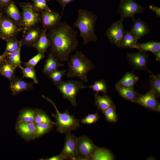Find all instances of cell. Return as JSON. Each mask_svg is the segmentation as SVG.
I'll return each instance as SVG.
<instances>
[{"instance_id":"cell-32","label":"cell","mask_w":160,"mask_h":160,"mask_svg":"<svg viewBox=\"0 0 160 160\" xmlns=\"http://www.w3.org/2000/svg\"><path fill=\"white\" fill-rule=\"evenodd\" d=\"M138 40L130 31H125L121 45V47L132 48L137 42Z\"/></svg>"},{"instance_id":"cell-25","label":"cell","mask_w":160,"mask_h":160,"mask_svg":"<svg viewBox=\"0 0 160 160\" xmlns=\"http://www.w3.org/2000/svg\"><path fill=\"white\" fill-rule=\"evenodd\" d=\"M139 77L132 73L126 72L116 85L125 87L133 88Z\"/></svg>"},{"instance_id":"cell-49","label":"cell","mask_w":160,"mask_h":160,"mask_svg":"<svg viewBox=\"0 0 160 160\" xmlns=\"http://www.w3.org/2000/svg\"><path fill=\"white\" fill-rule=\"evenodd\" d=\"M46 1H49L50 0H45Z\"/></svg>"},{"instance_id":"cell-5","label":"cell","mask_w":160,"mask_h":160,"mask_svg":"<svg viewBox=\"0 0 160 160\" xmlns=\"http://www.w3.org/2000/svg\"><path fill=\"white\" fill-rule=\"evenodd\" d=\"M18 3L22 9V20L20 28L21 31L24 33L29 29L41 23V13L35 8L32 3L24 2Z\"/></svg>"},{"instance_id":"cell-23","label":"cell","mask_w":160,"mask_h":160,"mask_svg":"<svg viewBox=\"0 0 160 160\" xmlns=\"http://www.w3.org/2000/svg\"><path fill=\"white\" fill-rule=\"evenodd\" d=\"M116 89L121 97L133 102H135L139 94L135 91L133 88H127L115 85Z\"/></svg>"},{"instance_id":"cell-36","label":"cell","mask_w":160,"mask_h":160,"mask_svg":"<svg viewBox=\"0 0 160 160\" xmlns=\"http://www.w3.org/2000/svg\"><path fill=\"white\" fill-rule=\"evenodd\" d=\"M6 41V46L4 52H12L22 46L20 40H18L16 38L8 40Z\"/></svg>"},{"instance_id":"cell-24","label":"cell","mask_w":160,"mask_h":160,"mask_svg":"<svg viewBox=\"0 0 160 160\" xmlns=\"http://www.w3.org/2000/svg\"><path fill=\"white\" fill-rule=\"evenodd\" d=\"M132 48L137 49L139 51H150L153 53L160 50V42L151 41L145 43L137 42Z\"/></svg>"},{"instance_id":"cell-29","label":"cell","mask_w":160,"mask_h":160,"mask_svg":"<svg viewBox=\"0 0 160 160\" xmlns=\"http://www.w3.org/2000/svg\"><path fill=\"white\" fill-rule=\"evenodd\" d=\"M21 48L12 52H5L6 54L5 61L17 67L21 66L22 62L20 59Z\"/></svg>"},{"instance_id":"cell-22","label":"cell","mask_w":160,"mask_h":160,"mask_svg":"<svg viewBox=\"0 0 160 160\" xmlns=\"http://www.w3.org/2000/svg\"><path fill=\"white\" fill-rule=\"evenodd\" d=\"M94 97L95 104L102 112L109 107L115 106L113 101L106 94L100 96L96 92Z\"/></svg>"},{"instance_id":"cell-15","label":"cell","mask_w":160,"mask_h":160,"mask_svg":"<svg viewBox=\"0 0 160 160\" xmlns=\"http://www.w3.org/2000/svg\"><path fill=\"white\" fill-rule=\"evenodd\" d=\"M135 103L152 111L154 110L159 103L155 95L151 89L144 95L139 94Z\"/></svg>"},{"instance_id":"cell-16","label":"cell","mask_w":160,"mask_h":160,"mask_svg":"<svg viewBox=\"0 0 160 160\" xmlns=\"http://www.w3.org/2000/svg\"><path fill=\"white\" fill-rule=\"evenodd\" d=\"M3 13L20 28L22 22V15L12 0L3 9Z\"/></svg>"},{"instance_id":"cell-6","label":"cell","mask_w":160,"mask_h":160,"mask_svg":"<svg viewBox=\"0 0 160 160\" xmlns=\"http://www.w3.org/2000/svg\"><path fill=\"white\" fill-rule=\"evenodd\" d=\"M64 99L68 100L73 106L77 105L76 96L79 91L84 89L85 86L81 81L72 79L61 81L56 84Z\"/></svg>"},{"instance_id":"cell-47","label":"cell","mask_w":160,"mask_h":160,"mask_svg":"<svg viewBox=\"0 0 160 160\" xmlns=\"http://www.w3.org/2000/svg\"><path fill=\"white\" fill-rule=\"evenodd\" d=\"M6 56V53L4 52L2 55H0V64L5 61Z\"/></svg>"},{"instance_id":"cell-21","label":"cell","mask_w":160,"mask_h":160,"mask_svg":"<svg viewBox=\"0 0 160 160\" xmlns=\"http://www.w3.org/2000/svg\"><path fill=\"white\" fill-rule=\"evenodd\" d=\"M64 65L49 52L43 67V73L48 75L52 72L57 70L59 68L63 67Z\"/></svg>"},{"instance_id":"cell-50","label":"cell","mask_w":160,"mask_h":160,"mask_svg":"<svg viewBox=\"0 0 160 160\" xmlns=\"http://www.w3.org/2000/svg\"></svg>"},{"instance_id":"cell-2","label":"cell","mask_w":160,"mask_h":160,"mask_svg":"<svg viewBox=\"0 0 160 160\" xmlns=\"http://www.w3.org/2000/svg\"><path fill=\"white\" fill-rule=\"evenodd\" d=\"M78 16L74 23V26L79 30L80 36L83 40V44L87 45L90 42H96L98 39L95 28L98 17L93 12L86 9H79Z\"/></svg>"},{"instance_id":"cell-37","label":"cell","mask_w":160,"mask_h":160,"mask_svg":"<svg viewBox=\"0 0 160 160\" xmlns=\"http://www.w3.org/2000/svg\"><path fill=\"white\" fill-rule=\"evenodd\" d=\"M103 113L108 122L115 123L117 121V116L115 106L109 107L104 110Z\"/></svg>"},{"instance_id":"cell-20","label":"cell","mask_w":160,"mask_h":160,"mask_svg":"<svg viewBox=\"0 0 160 160\" xmlns=\"http://www.w3.org/2000/svg\"><path fill=\"white\" fill-rule=\"evenodd\" d=\"M47 30L42 28L40 37L37 41L32 46L38 52L45 54L50 47L51 42L47 35Z\"/></svg>"},{"instance_id":"cell-31","label":"cell","mask_w":160,"mask_h":160,"mask_svg":"<svg viewBox=\"0 0 160 160\" xmlns=\"http://www.w3.org/2000/svg\"><path fill=\"white\" fill-rule=\"evenodd\" d=\"M34 123H49L54 125L55 124V122L53 121L44 111L39 109H36Z\"/></svg>"},{"instance_id":"cell-46","label":"cell","mask_w":160,"mask_h":160,"mask_svg":"<svg viewBox=\"0 0 160 160\" xmlns=\"http://www.w3.org/2000/svg\"><path fill=\"white\" fill-rule=\"evenodd\" d=\"M154 56L155 57L156 60L160 61V50L156 52L153 53Z\"/></svg>"},{"instance_id":"cell-43","label":"cell","mask_w":160,"mask_h":160,"mask_svg":"<svg viewBox=\"0 0 160 160\" xmlns=\"http://www.w3.org/2000/svg\"><path fill=\"white\" fill-rule=\"evenodd\" d=\"M149 8L153 11L158 17L160 16V8L152 5H150L149 6Z\"/></svg>"},{"instance_id":"cell-45","label":"cell","mask_w":160,"mask_h":160,"mask_svg":"<svg viewBox=\"0 0 160 160\" xmlns=\"http://www.w3.org/2000/svg\"><path fill=\"white\" fill-rule=\"evenodd\" d=\"M12 0H0V11H2L3 8Z\"/></svg>"},{"instance_id":"cell-38","label":"cell","mask_w":160,"mask_h":160,"mask_svg":"<svg viewBox=\"0 0 160 160\" xmlns=\"http://www.w3.org/2000/svg\"><path fill=\"white\" fill-rule=\"evenodd\" d=\"M67 71L66 69H57L50 73L47 76L55 85L62 81V78L66 75Z\"/></svg>"},{"instance_id":"cell-28","label":"cell","mask_w":160,"mask_h":160,"mask_svg":"<svg viewBox=\"0 0 160 160\" xmlns=\"http://www.w3.org/2000/svg\"><path fill=\"white\" fill-rule=\"evenodd\" d=\"M114 157L111 152L104 148L97 147L92 157L93 160H113Z\"/></svg>"},{"instance_id":"cell-4","label":"cell","mask_w":160,"mask_h":160,"mask_svg":"<svg viewBox=\"0 0 160 160\" xmlns=\"http://www.w3.org/2000/svg\"><path fill=\"white\" fill-rule=\"evenodd\" d=\"M42 97L53 105L56 113L52 114V116L56 120L55 125L57 127V130L60 133L65 134L76 130L80 126L79 120L70 114L66 110L62 113L58 110L55 103L50 98L42 95Z\"/></svg>"},{"instance_id":"cell-27","label":"cell","mask_w":160,"mask_h":160,"mask_svg":"<svg viewBox=\"0 0 160 160\" xmlns=\"http://www.w3.org/2000/svg\"><path fill=\"white\" fill-rule=\"evenodd\" d=\"M35 113L36 109L27 108L22 110L19 112L16 123L34 122Z\"/></svg>"},{"instance_id":"cell-39","label":"cell","mask_w":160,"mask_h":160,"mask_svg":"<svg viewBox=\"0 0 160 160\" xmlns=\"http://www.w3.org/2000/svg\"><path fill=\"white\" fill-rule=\"evenodd\" d=\"M44 54L38 52V53L26 62L23 63L25 66L34 68L38 63L45 57Z\"/></svg>"},{"instance_id":"cell-7","label":"cell","mask_w":160,"mask_h":160,"mask_svg":"<svg viewBox=\"0 0 160 160\" xmlns=\"http://www.w3.org/2000/svg\"><path fill=\"white\" fill-rule=\"evenodd\" d=\"M20 28L2 12H0V38L6 41L16 38Z\"/></svg>"},{"instance_id":"cell-44","label":"cell","mask_w":160,"mask_h":160,"mask_svg":"<svg viewBox=\"0 0 160 160\" xmlns=\"http://www.w3.org/2000/svg\"><path fill=\"white\" fill-rule=\"evenodd\" d=\"M42 160H64L62 156L60 153L56 156H55L48 158L40 159Z\"/></svg>"},{"instance_id":"cell-11","label":"cell","mask_w":160,"mask_h":160,"mask_svg":"<svg viewBox=\"0 0 160 160\" xmlns=\"http://www.w3.org/2000/svg\"><path fill=\"white\" fill-rule=\"evenodd\" d=\"M77 137L71 132L66 133L64 145L60 154L64 160H76Z\"/></svg>"},{"instance_id":"cell-14","label":"cell","mask_w":160,"mask_h":160,"mask_svg":"<svg viewBox=\"0 0 160 160\" xmlns=\"http://www.w3.org/2000/svg\"><path fill=\"white\" fill-rule=\"evenodd\" d=\"M15 129L17 133L27 141L36 138V125L34 122H23L16 123Z\"/></svg>"},{"instance_id":"cell-35","label":"cell","mask_w":160,"mask_h":160,"mask_svg":"<svg viewBox=\"0 0 160 160\" xmlns=\"http://www.w3.org/2000/svg\"><path fill=\"white\" fill-rule=\"evenodd\" d=\"M21 70L23 76L22 78L30 79L35 84L38 83V80L36 74V71L34 68L28 67H23L22 66L19 68Z\"/></svg>"},{"instance_id":"cell-1","label":"cell","mask_w":160,"mask_h":160,"mask_svg":"<svg viewBox=\"0 0 160 160\" xmlns=\"http://www.w3.org/2000/svg\"><path fill=\"white\" fill-rule=\"evenodd\" d=\"M51 42L49 52L60 63L67 61L74 51L77 50L79 41L77 31L67 22L61 21L47 33Z\"/></svg>"},{"instance_id":"cell-3","label":"cell","mask_w":160,"mask_h":160,"mask_svg":"<svg viewBox=\"0 0 160 160\" xmlns=\"http://www.w3.org/2000/svg\"><path fill=\"white\" fill-rule=\"evenodd\" d=\"M67 62L68 69L66 74L67 78L76 77L87 82L88 73L94 68L92 61L82 52L76 50L70 55Z\"/></svg>"},{"instance_id":"cell-13","label":"cell","mask_w":160,"mask_h":160,"mask_svg":"<svg viewBox=\"0 0 160 160\" xmlns=\"http://www.w3.org/2000/svg\"><path fill=\"white\" fill-rule=\"evenodd\" d=\"M40 12L43 28L49 30L57 26L61 21V16L57 12L41 11Z\"/></svg>"},{"instance_id":"cell-34","label":"cell","mask_w":160,"mask_h":160,"mask_svg":"<svg viewBox=\"0 0 160 160\" xmlns=\"http://www.w3.org/2000/svg\"><path fill=\"white\" fill-rule=\"evenodd\" d=\"M91 88L96 92H102L106 94L107 92V87L105 81L104 80H96L92 85L85 86L84 88Z\"/></svg>"},{"instance_id":"cell-12","label":"cell","mask_w":160,"mask_h":160,"mask_svg":"<svg viewBox=\"0 0 160 160\" xmlns=\"http://www.w3.org/2000/svg\"><path fill=\"white\" fill-rule=\"evenodd\" d=\"M128 60L135 70H147V64L148 61V55L145 52L127 53Z\"/></svg>"},{"instance_id":"cell-26","label":"cell","mask_w":160,"mask_h":160,"mask_svg":"<svg viewBox=\"0 0 160 160\" xmlns=\"http://www.w3.org/2000/svg\"><path fill=\"white\" fill-rule=\"evenodd\" d=\"M17 67L16 66L5 61L0 64V74L6 78L10 81L16 77L15 72Z\"/></svg>"},{"instance_id":"cell-17","label":"cell","mask_w":160,"mask_h":160,"mask_svg":"<svg viewBox=\"0 0 160 160\" xmlns=\"http://www.w3.org/2000/svg\"><path fill=\"white\" fill-rule=\"evenodd\" d=\"M41 30L38 27H34L28 30L24 33L23 38L20 40L22 46L32 47L39 39Z\"/></svg>"},{"instance_id":"cell-48","label":"cell","mask_w":160,"mask_h":160,"mask_svg":"<svg viewBox=\"0 0 160 160\" xmlns=\"http://www.w3.org/2000/svg\"><path fill=\"white\" fill-rule=\"evenodd\" d=\"M154 111L160 112V104L158 103L155 107Z\"/></svg>"},{"instance_id":"cell-10","label":"cell","mask_w":160,"mask_h":160,"mask_svg":"<svg viewBox=\"0 0 160 160\" xmlns=\"http://www.w3.org/2000/svg\"><path fill=\"white\" fill-rule=\"evenodd\" d=\"M144 8L133 0H122L120 4L118 13L120 14V19L124 20L127 18L134 19V16L143 13Z\"/></svg>"},{"instance_id":"cell-18","label":"cell","mask_w":160,"mask_h":160,"mask_svg":"<svg viewBox=\"0 0 160 160\" xmlns=\"http://www.w3.org/2000/svg\"><path fill=\"white\" fill-rule=\"evenodd\" d=\"M133 23L130 31L138 40L147 34L150 31L148 25L140 18L133 20Z\"/></svg>"},{"instance_id":"cell-40","label":"cell","mask_w":160,"mask_h":160,"mask_svg":"<svg viewBox=\"0 0 160 160\" xmlns=\"http://www.w3.org/2000/svg\"><path fill=\"white\" fill-rule=\"evenodd\" d=\"M99 110L98 109L95 113L89 114L87 115L81 120V123L84 124H91L96 122L99 119Z\"/></svg>"},{"instance_id":"cell-19","label":"cell","mask_w":160,"mask_h":160,"mask_svg":"<svg viewBox=\"0 0 160 160\" xmlns=\"http://www.w3.org/2000/svg\"><path fill=\"white\" fill-rule=\"evenodd\" d=\"M33 87L32 83L25 81L22 78L15 77L10 81V89L14 95L32 89Z\"/></svg>"},{"instance_id":"cell-42","label":"cell","mask_w":160,"mask_h":160,"mask_svg":"<svg viewBox=\"0 0 160 160\" xmlns=\"http://www.w3.org/2000/svg\"><path fill=\"white\" fill-rule=\"evenodd\" d=\"M58 2L59 4L62 7V15L63 14L64 11L65 9V7L66 5L71 2L72 1H73L74 0H56Z\"/></svg>"},{"instance_id":"cell-33","label":"cell","mask_w":160,"mask_h":160,"mask_svg":"<svg viewBox=\"0 0 160 160\" xmlns=\"http://www.w3.org/2000/svg\"><path fill=\"white\" fill-rule=\"evenodd\" d=\"M54 125L49 123L35 124L36 138L40 137L50 131Z\"/></svg>"},{"instance_id":"cell-30","label":"cell","mask_w":160,"mask_h":160,"mask_svg":"<svg viewBox=\"0 0 160 160\" xmlns=\"http://www.w3.org/2000/svg\"><path fill=\"white\" fill-rule=\"evenodd\" d=\"M150 73V85L151 89L154 93L156 97H159L160 96V74L154 75Z\"/></svg>"},{"instance_id":"cell-8","label":"cell","mask_w":160,"mask_h":160,"mask_svg":"<svg viewBox=\"0 0 160 160\" xmlns=\"http://www.w3.org/2000/svg\"><path fill=\"white\" fill-rule=\"evenodd\" d=\"M97 147L87 136H82L77 137L76 160H92Z\"/></svg>"},{"instance_id":"cell-9","label":"cell","mask_w":160,"mask_h":160,"mask_svg":"<svg viewBox=\"0 0 160 160\" xmlns=\"http://www.w3.org/2000/svg\"><path fill=\"white\" fill-rule=\"evenodd\" d=\"M123 21L120 19L113 23L107 30L105 34L111 43L119 48L121 47L125 32Z\"/></svg>"},{"instance_id":"cell-41","label":"cell","mask_w":160,"mask_h":160,"mask_svg":"<svg viewBox=\"0 0 160 160\" xmlns=\"http://www.w3.org/2000/svg\"><path fill=\"white\" fill-rule=\"evenodd\" d=\"M35 8L39 12L41 11H51V10L47 4L45 0H31Z\"/></svg>"}]
</instances>
